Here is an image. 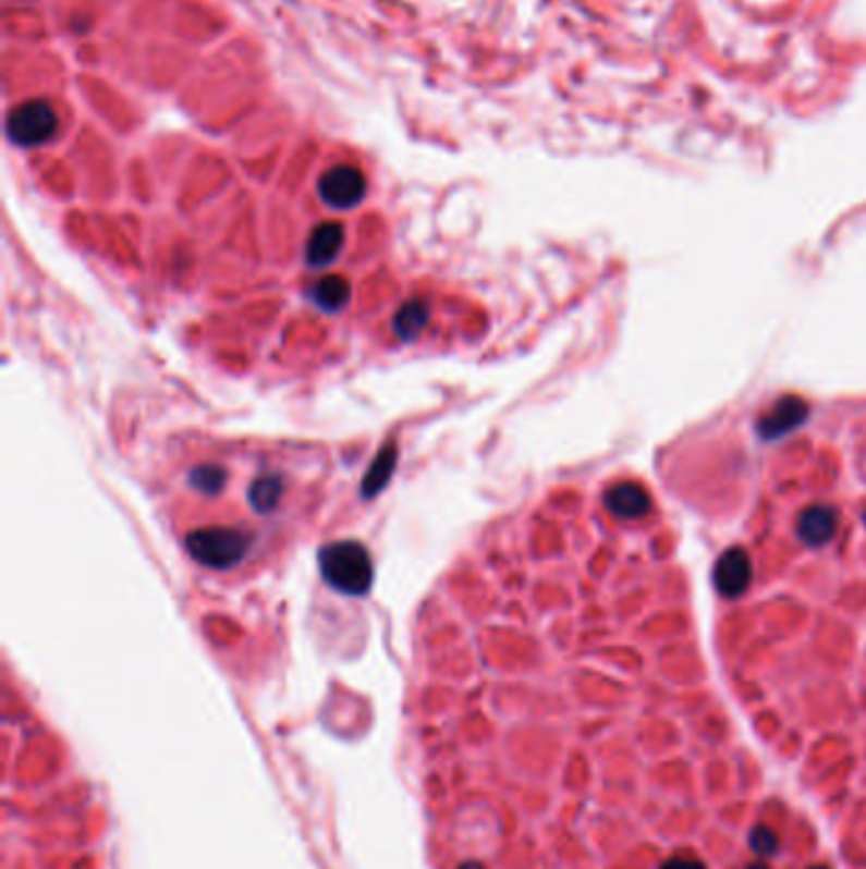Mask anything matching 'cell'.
Returning a JSON list of instances; mask_svg holds the SVG:
<instances>
[{"label": "cell", "mask_w": 866, "mask_h": 869, "mask_svg": "<svg viewBox=\"0 0 866 869\" xmlns=\"http://www.w3.org/2000/svg\"><path fill=\"white\" fill-rule=\"evenodd\" d=\"M810 869H831V867H824V865H816V867H810Z\"/></svg>", "instance_id": "obj_14"}, {"label": "cell", "mask_w": 866, "mask_h": 869, "mask_svg": "<svg viewBox=\"0 0 866 869\" xmlns=\"http://www.w3.org/2000/svg\"><path fill=\"white\" fill-rule=\"evenodd\" d=\"M310 295L313 301L318 303V308L339 310L343 308V303H346L349 297V282L346 278H341V274H326V278H320L316 285H313Z\"/></svg>", "instance_id": "obj_9"}, {"label": "cell", "mask_w": 866, "mask_h": 869, "mask_svg": "<svg viewBox=\"0 0 866 869\" xmlns=\"http://www.w3.org/2000/svg\"><path fill=\"white\" fill-rule=\"evenodd\" d=\"M605 506L620 518H641L650 511V495L643 486L633 484V480H623V484L608 488Z\"/></svg>", "instance_id": "obj_7"}, {"label": "cell", "mask_w": 866, "mask_h": 869, "mask_svg": "<svg viewBox=\"0 0 866 869\" xmlns=\"http://www.w3.org/2000/svg\"><path fill=\"white\" fill-rule=\"evenodd\" d=\"M320 572L333 590L343 595H366L374 583V562L358 541H333L320 549Z\"/></svg>", "instance_id": "obj_1"}, {"label": "cell", "mask_w": 866, "mask_h": 869, "mask_svg": "<svg viewBox=\"0 0 866 869\" xmlns=\"http://www.w3.org/2000/svg\"><path fill=\"white\" fill-rule=\"evenodd\" d=\"M427 323V308L423 303H410L407 310L402 313L400 320H397V328L404 335H415L423 331V326Z\"/></svg>", "instance_id": "obj_10"}, {"label": "cell", "mask_w": 866, "mask_h": 869, "mask_svg": "<svg viewBox=\"0 0 866 869\" xmlns=\"http://www.w3.org/2000/svg\"><path fill=\"white\" fill-rule=\"evenodd\" d=\"M318 196L336 211L356 209L366 196V179L354 166H333L320 175Z\"/></svg>", "instance_id": "obj_3"}, {"label": "cell", "mask_w": 866, "mask_h": 869, "mask_svg": "<svg viewBox=\"0 0 866 869\" xmlns=\"http://www.w3.org/2000/svg\"><path fill=\"white\" fill-rule=\"evenodd\" d=\"M839 529V514L831 506H810L798 522V537L810 547H821Z\"/></svg>", "instance_id": "obj_8"}, {"label": "cell", "mask_w": 866, "mask_h": 869, "mask_svg": "<svg viewBox=\"0 0 866 869\" xmlns=\"http://www.w3.org/2000/svg\"><path fill=\"white\" fill-rule=\"evenodd\" d=\"M778 844L780 842L776 831L770 827H755L753 834H749V846H753L757 854H763V857H772V854L778 852Z\"/></svg>", "instance_id": "obj_11"}, {"label": "cell", "mask_w": 866, "mask_h": 869, "mask_svg": "<svg viewBox=\"0 0 866 869\" xmlns=\"http://www.w3.org/2000/svg\"><path fill=\"white\" fill-rule=\"evenodd\" d=\"M753 583V562L742 549H727L715 564V585L724 598H740Z\"/></svg>", "instance_id": "obj_4"}, {"label": "cell", "mask_w": 866, "mask_h": 869, "mask_svg": "<svg viewBox=\"0 0 866 869\" xmlns=\"http://www.w3.org/2000/svg\"><path fill=\"white\" fill-rule=\"evenodd\" d=\"M747 869H770V867L763 865V861H753V865H749Z\"/></svg>", "instance_id": "obj_13"}, {"label": "cell", "mask_w": 866, "mask_h": 869, "mask_svg": "<svg viewBox=\"0 0 866 869\" xmlns=\"http://www.w3.org/2000/svg\"><path fill=\"white\" fill-rule=\"evenodd\" d=\"M343 242H346V229L339 221H324L316 227L305 244V259L310 267H328L341 255Z\"/></svg>", "instance_id": "obj_6"}, {"label": "cell", "mask_w": 866, "mask_h": 869, "mask_svg": "<svg viewBox=\"0 0 866 869\" xmlns=\"http://www.w3.org/2000/svg\"><path fill=\"white\" fill-rule=\"evenodd\" d=\"M5 133L21 148H38L59 133V114L46 99H28L8 112Z\"/></svg>", "instance_id": "obj_2"}, {"label": "cell", "mask_w": 866, "mask_h": 869, "mask_svg": "<svg viewBox=\"0 0 866 869\" xmlns=\"http://www.w3.org/2000/svg\"><path fill=\"white\" fill-rule=\"evenodd\" d=\"M661 869H707L704 867V861H699L696 857H688V854H679V857H671L666 859Z\"/></svg>", "instance_id": "obj_12"}, {"label": "cell", "mask_w": 866, "mask_h": 869, "mask_svg": "<svg viewBox=\"0 0 866 869\" xmlns=\"http://www.w3.org/2000/svg\"><path fill=\"white\" fill-rule=\"evenodd\" d=\"M806 412H808V404L803 402L801 396H783V400H778L760 417V423H757V432H760L763 438L776 440V438H780V434L795 430V427L806 419Z\"/></svg>", "instance_id": "obj_5"}]
</instances>
